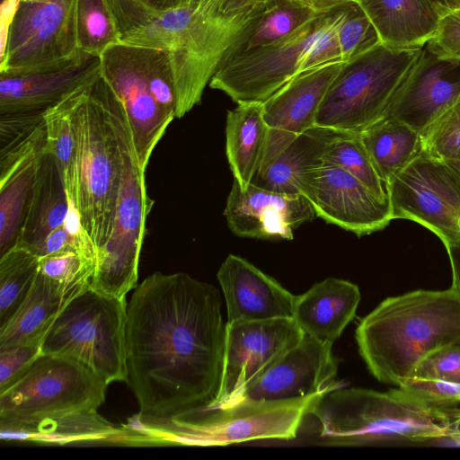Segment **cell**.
<instances>
[{
	"label": "cell",
	"instance_id": "11a10c76",
	"mask_svg": "<svg viewBox=\"0 0 460 460\" xmlns=\"http://www.w3.org/2000/svg\"><path fill=\"white\" fill-rule=\"evenodd\" d=\"M205 0H190L189 4H199Z\"/></svg>",
	"mask_w": 460,
	"mask_h": 460
},
{
	"label": "cell",
	"instance_id": "8fae6325",
	"mask_svg": "<svg viewBox=\"0 0 460 460\" xmlns=\"http://www.w3.org/2000/svg\"><path fill=\"white\" fill-rule=\"evenodd\" d=\"M79 52L75 0H21L0 54V73L56 69Z\"/></svg>",
	"mask_w": 460,
	"mask_h": 460
},
{
	"label": "cell",
	"instance_id": "6da1fadb",
	"mask_svg": "<svg viewBox=\"0 0 460 460\" xmlns=\"http://www.w3.org/2000/svg\"><path fill=\"white\" fill-rule=\"evenodd\" d=\"M225 332L213 285L155 271L135 287L127 307L126 382L160 441L215 397Z\"/></svg>",
	"mask_w": 460,
	"mask_h": 460
},
{
	"label": "cell",
	"instance_id": "60d3db41",
	"mask_svg": "<svg viewBox=\"0 0 460 460\" xmlns=\"http://www.w3.org/2000/svg\"><path fill=\"white\" fill-rule=\"evenodd\" d=\"M190 0H106L120 38L153 17L188 4Z\"/></svg>",
	"mask_w": 460,
	"mask_h": 460
},
{
	"label": "cell",
	"instance_id": "d590c367",
	"mask_svg": "<svg viewBox=\"0 0 460 460\" xmlns=\"http://www.w3.org/2000/svg\"><path fill=\"white\" fill-rule=\"evenodd\" d=\"M323 161L347 171L378 197L389 198L387 185L380 177L359 133L340 135L328 146Z\"/></svg>",
	"mask_w": 460,
	"mask_h": 460
},
{
	"label": "cell",
	"instance_id": "52a82bcc",
	"mask_svg": "<svg viewBox=\"0 0 460 460\" xmlns=\"http://www.w3.org/2000/svg\"><path fill=\"white\" fill-rule=\"evenodd\" d=\"M126 297L91 286L62 308L43 340V354L75 360L107 384L127 380Z\"/></svg>",
	"mask_w": 460,
	"mask_h": 460
},
{
	"label": "cell",
	"instance_id": "f1b7e54d",
	"mask_svg": "<svg viewBox=\"0 0 460 460\" xmlns=\"http://www.w3.org/2000/svg\"><path fill=\"white\" fill-rule=\"evenodd\" d=\"M359 134L386 185L420 153V133L394 119L382 118Z\"/></svg>",
	"mask_w": 460,
	"mask_h": 460
},
{
	"label": "cell",
	"instance_id": "ab89813d",
	"mask_svg": "<svg viewBox=\"0 0 460 460\" xmlns=\"http://www.w3.org/2000/svg\"><path fill=\"white\" fill-rule=\"evenodd\" d=\"M142 48L145 72L151 93L169 116L176 118V94L168 52Z\"/></svg>",
	"mask_w": 460,
	"mask_h": 460
},
{
	"label": "cell",
	"instance_id": "f907efd6",
	"mask_svg": "<svg viewBox=\"0 0 460 460\" xmlns=\"http://www.w3.org/2000/svg\"><path fill=\"white\" fill-rule=\"evenodd\" d=\"M445 247L451 265L452 285L460 291V246L447 245Z\"/></svg>",
	"mask_w": 460,
	"mask_h": 460
},
{
	"label": "cell",
	"instance_id": "4316f807",
	"mask_svg": "<svg viewBox=\"0 0 460 460\" xmlns=\"http://www.w3.org/2000/svg\"><path fill=\"white\" fill-rule=\"evenodd\" d=\"M343 132L314 126L297 136L252 183L276 192L298 193L301 176L323 162L328 146Z\"/></svg>",
	"mask_w": 460,
	"mask_h": 460
},
{
	"label": "cell",
	"instance_id": "7402d4cb",
	"mask_svg": "<svg viewBox=\"0 0 460 460\" xmlns=\"http://www.w3.org/2000/svg\"><path fill=\"white\" fill-rule=\"evenodd\" d=\"M217 278L226 305V322L292 318L296 296L243 258L228 255Z\"/></svg>",
	"mask_w": 460,
	"mask_h": 460
},
{
	"label": "cell",
	"instance_id": "83f0119b",
	"mask_svg": "<svg viewBox=\"0 0 460 460\" xmlns=\"http://www.w3.org/2000/svg\"><path fill=\"white\" fill-rule=\"evenodd\" d=\"M67 207V196L57 164L50 155L43 152L17 244L37 255L47 235L63 226Z\"/></svg>",
	"mask_w": 460,
	"mask_h": 460
},
{
	"label": "cell",
	"instance_id": "e575fe53",
	"mask_svg": "<svg viewBox=\"0 0 460 460\" xmlns=\"http://www.w3.org/2000/svg\"><path fill=\"white\" fill-rule=\"evenodd\" d=\"M75 30L79 51L100 57L109 47L120 42L106 0H75Z\"/></svg>",
	"mask_w": 460,
	"mask_h": 460
},
{
	"label": "cell",
	"instance_id": "f6af8a7d",
	"mask_svg": "<svg viewBox=\"0 0 460 460\" xmlns=\"http://www.w3.org/2000/svg\"><path fill=\"white\" fill-rule=\"evenodd\" d=\"M426 48L441 58L460 59V9H455L439 21Z\"/></svg>",
	"mask_w": 460,
	"mask_h": 460
},
{
	"label": "cell",
	"instance_id": "5bb4252c",
	"mask_svg": "<svg viewBox=\"0 0 460 460\" xmlns=\"http://www.w3.org/2000/svg\"><path fill=\"white\" fill-rule=\"evenodd\" d=\"M303 336L304 332L292 318L226 322L219 386L204 409L223 406L235 400Z\"/></svg>",
	"mask_w": 460,
	"mask_h": 460
},
{
	"label": "cell",
	"instance_id": "ee69618b",
	"mask_svg": "<svg viewBox=\"0 0 460 460\" xmlns=\"http://www.w3.org/2000/svg\"><path fill=\"white\" fill-rule=\"evenodd\" d=\"M411 376L460 384V341L427 356L417 366Z\"/></svg>",
	"mask_w": 460,
	"mask_h": 460
},
{
	"label": "cell",
	"instance_id": "74e56055",
	"mask_svg": "<svg viewBox=\"0 0 460 460\" xmlns=\"http://www.w3.org/2000/svg\"><path fill=\"white\" fill-rule=\"evenodd\" d=\"M420 153L436 160L460 159V101L420 133Z\"/></svg>",
	"mask_w": 460,
	"mask_h": 460
},
{
	"label": "cell",
	"instance_id": "7dc6e473",
	"mask_svg": "<svg viewBox=\"0 0 460 460\" xmlns=\"http://www.w3.org/2000/svg\"><path fill=\"white\" fill-rule=\"evenodd\" d=\"M66 251H75V244L64 226L58 227L50 232L44 239L37 255L42 257Z\"/></svg>",
	"mask_w": 460,
	"mask_h": 460
},
{
	"label": "cell",
	"instance_id": "7bdbcfd3",
	"mask_svg": "<svg viewBox=\"0 0 460 460\" xmlns=\"http://www.w3.org/2000/svg\"><path fill=\"white\" fill-rule=\"evenodd\" d=\"M398 388L435 406L452 407L460 402V384L457 383L411 376Z\"/></svg>",
	"mask_w": 460,
	"mask_h": 460
},
{
	"label": "cell",
	"instance_id": "c3c4849f",
	"mask_svg": "<svg viewBox=\"0 0 460 460\" xmlns=\"http://www.w3.org/2000/svg\"><path fill=\"white\" fill-rule=\"evenodd\" d=\"M270 0H220L219 13L233 17L267 4Z\"/></svg>",
	"mask_w": 460,
	"mask_h": 460
},
{
	"label": "cell",
	"instance_id": "836d02e7",
	"mask_svg": "<svg viewBox=\"0 0 460 460\" xmlns=\"http://www.w3.org/2000/svg\"><path fill=\"white\" fill-rule=\"evenodd\" d=\"M39 270V257L21 244L0 256V326L27 296Z\"/></svg>",
	"mask_w": 460,
	"mask_h": 460
},
{
	"label": "cell",
	"instance_id": "681fc988",
	"mask_svg": "<svg viewBox=\"0 0 460 460\" xmlns=\"http://www.w3.org/2000/svg\"><path fill=\"white\" fill-rule=\"evenodd\" d=\"M317 13H328L340 5L356 0H297Z\"/></svg>",
	"mask_w": 460,
	"mask_h": 460
},
{
	"label": "cell",
	"instance_id": "2e32d148",
	"mask_svg": "<svg viewBox=\"0 0 460 460\" xmlns=\"http://www.w3.org/2000/svg\"><path fill=\"white\" fill-rule=\"evenodd\" d=\"M100 61L101 75L124 106L138 165L146 172L154 149L174 118L151 93L141 46L118 42L100 56Z\"/></svg>",
	"mask_w": 460,
	"mask_h": 460
},
{
	"label": "cell",
	"instance_id": "d6986e66",
	"mask_svg": "<svg viewBox=\"0 0 460 460\" xmlns=\"http://www.w3.org/2000/svg\"><path fill=\"white\" fill-rule=\"evenodd\" d=\"M224 215L235 235L267 240H292L297 227L316 217L300 193L276 192L253 183L242 189L234 180Z\"/></svg>",
	"mask_w": 460,
	"mask_h": 460
},
{
	"label": "cell",
	"instance_id": "4fadbf2b",
	"mask_svg": "<svg viewBox=\"0 0 460 460\" xmlns=\"http://www.w3.org/2000/svg\"><path fill=\"white\" fill-rule=\"evenodd\" d=\"M330 13H320L283 40L232 55L208 85L224 92L237 104L263 102L299 74L305 51Z\"/></svg>",
	"mask_w": 460,
	"mask_h": 460
},
{
	"label": "cell",
	"instance_id": "1f68e13d",
	"mask_svg": "<svg viewBox=\"0 0 460 460\" xmlns=\"http://www.w3.org/2000/svg\"><path fill=\"white\" fill-rule=\"evenodd\" d=\"M26 433L27 441L60 445L93 440L119 442L122 436L121 429L113 427L97 410L78 411L45 420Z\"/></svg>",
	"mask_w": 460,
	"mask_h": 460
},
{
	"label": "cell",
	"instance_id": "8992f818",
	"mask_svg": "<svg viewBox=\"0 0 460 460\" xmlns=\"http://www.w3.org/2000/svg\"><path fill=\"white\" fill-rule=\"evenodd\" d=\"M423 48L398 49L381 43L344 62L324 95L315 124L360 133L381 119L409 78Z\"/></svg>",
	"mask_w": 460,
	"mask_h": 460
},
{
	"label": "cell",
	"instance_id": "9a60e30c",
	"mask_svg": "<svg viewBox=\"0 0 460 460\" xmlns=\"http://www.w3.org/2000/svg\"><path fill=\"white\" fill-rule=\"evenodd\" d=\"M298 193L309 201L316 217L358 236L380 231L393 220L389 198L378 197L349 172L328 162L301 176Z\"/></svg>",
	"mask_w": 460,
	"mask_h": 460
},
{
	"label": "cell",
	"instance_id": "f35d334b",
	"mask_svg": "<svg viewBox=\"0 0 460 460\" xmlns=\"http://www.w3.org/2000/svg\"><path fill=\"white\" fill-rule=\"evenodd\" d=\"M343 62L349 61L381 44L378 33L356 1L345 4L338 28Z\"/></svg>",
	"mask_w": 460,
	"mask_h": 460
},
{
	"label": "cell",
	"instance_id": "9f6ffc18",
	"mask_svg": "<svg viewBox=\"0 0 460 460\" xmlns=\"http://www.w3.org/2000/svg\"><path fill=\"white\" fill-rule=\"evenodd\" d=\"M456 9H460V0H458V4ZM455 10V9H454Z\"/></svg>",
	"mask_w": 460,
	"mask_h": 460
},
{
	"label": "cell",
	"instance_id": "f5cc1de1",
	"mask_svg": "<svg viewBox=\"0 0 460 460\" xmlns=\"http://www.w3.org/2000/svg\"><path fill=\"white\" fill-rule=\"evenodd\" d=\"M460 441V410L456 411L451 426L450 437Z\"/></svg>",
	"mask_w": 460,
	"mask_h": 460
},
{
	"label": "cell",
	"instance_id": "44dd1931",
	"mask_svg": "<svg viewBox=\"0 0 460 460\" xmlns=\"http://www.w3.org/2000/svg\"><path fill=\"white\" fill-rule=\"evenodd\" d=\"M100 57L80 51L65 66L46 71L0 73V115L43 113L100 75Z\"/></svg>",
	"mask_w": 460,
	"mask_h": 460
},
{
	"label": "cell",
	"instance_id": "ba28073f",
	"mask_svg": "<svg viewBox=\"0 0 460 460\" xmlns=\"http://www.w3.org/2000/svg\"><path fill=\"white\" fill-rule=\"evenodd\" d=\"M109 384L83 364L41 353L0 391V429L30 431L42 420L97 410Z\"/></svg>",
	"mask_w": 460,
	"mask_h": 460
},
{
	"label": "cell",
	"instance_id": "30bf717a",
	"mask_svg": "<svg viewBox=\"0 0 460 460\" xmlns=\"http://www.w3.org/2000/svg\"><path fill=\"white\" fill-rule=\"evenodd\" d=\"M318 396L281 402L237 401L202 409L169 431L164 442L224 447L254 440L294 439Z\"/></svg>",
	"mask_w": 460,
	"mask_h": 460
},
{
	"label": "cell",
	"instance_id": "603a6c76",
	"mask_svg": "<svg viewBox=\"0 0 460 460\" xmlns=\"http://www.w3.org/2000/svg\"><path fill=\"white\" fill-rule=\"evenodd\" d=\"M360 298L354 283L327 278L296 296L292 319L304 334L333 345L354 318Z\"/></svg>",
	"mask_w": 460,
	"mask_h": 460
},
{
	"label": "cell",
	"instance_id": "4dcf8cb0",
	"mask_svg": "<svg viewBox=\"0 0 460 460\" xmlns=\"http://www.w3.org/2000/svg\"><path fill=\"white\" fill-rule=\"evenodd\" d=\"M319 14L297 0H270L230 57L283 40Z\"/></svg>",
	"mask_w": 460,
	"mask_h": 460
},
{
	"label": "cell",
	"instance_id": "db71d44e",
	"mask_svg": "<svg viewBox=\"0 0 460 460\" xmlns=\"http://www.w3.org/2000/svg\"><path fill=\"white\" fill-rule=\"evenodd\" d=\"M447 164V165L458 175L460 178V159L450 161V162H445Z\"/></svg>",
	"mask_w": 460,
	"mask_h": 460
},
{
	"label": "cell",
	"instance_id": "277c9868",
	"mask_svg": "<svg viewBox=\"0 0 460 460\" xmlns=\"http://www.w3.org/2000/svg\"><path fill=\"white\" fill-rule=\"evenodd\" d=\"M456 409L429 404L400 388L336 387L319 395L308 415L329 446L418 444L449 438Z\"/></svg>",
	"mask_w": 460,
	"mask_h": 460
},
{
	"label": "cell",
	"instance_id": "6f0895ef",
	"mask_svg": "<svg viewBox=\"0 0 460 460\" xmlns=\"http://www.w3.org/2000/svg\"><path fill=\"white\" fill-rule=\"evenodd\" d=\"M22 1H31V0H22Z\"/></svg>",
	"mask_w": 460,
	"mask_h": 460
},
{
	"label": "cell",
	"instance_id": "9c48e42d",
	"mask_svg": "<svg viewBox=\"0 0 460 460\" xmlns=\"http://www.w3.org/2000/svg\"><path fill=\"white\" fill-rule=\"evenodd\" d=\"M113 117L121 155L120 185L113 227L97 251L90 286L105 295L124 298L137 281L146 219L154 200L147 196L145 172L138 165L127 114L117 94Z\"/></svg>",
	"mask_w": 460,
	"mask_h": 460
},
{
	"label": "cell",
	"instance_id": "484cf974",
	"mask_svg": "<svg viewBox=\"0 0 460 460\" xmlns=\"http://www.w3.org/2000/svg\"><path fill=\"white\" fill-rule=\"evenodd\" d=\"M268 128L262 102H243L228 111L226 122V154L242 189L251 184L261 168Z\"/></svg>",
	"mask_w": 460,
	"mask_h": 460
},
{
	"label": "cell",
	"instance_id": "ffe728a7",
	"mask_svg": "<svg viewBox=\"0 0 460 460\" xmlns=\"http://www.w3.org/2000/svg\"><path fill=\"white\" fill-rule=\"evenodd\" d=\"M460 101V59L441 58L424 46L409 78L383 118L420 133Z\"/></svg>",
	"mask_w": 460,
	"mask_h": 460
},
{
	"label": "cell",
	"instance_id": "7a4b0ae2",
	"mask_svg": "<svg viewBox=\"0 0 460 460\" xmlns=\"http://www.w3.org/2000/svg\"><path fill=\"white\" fill-rule=\"evenodd\" d=\"M355 338L372 376L398 387L427 356L460 341V291L451 285L387 297L360 321Z\"/></svg>",
	"mask_w": 460,
	"mask_h": 460
},
{
	"label": "cell",
	"instance_id": "680465c9",
	"mask_svg": "<svg viewBox=\"0 0 460 460\" xmlns=\"http://www.w3.org/2000/svg\"><path fill=\"white\" fill-rule=\"evenodd\" d=\"M3 1H4V0H1V2H3Z\"/></svg>",
	"mask_w": 460,
	"mask_h": 460
},
{
	"label": "cell",
	"instance_id": "bcb514c9",
	"mask_svg": "<svg viewBox=\"0 0 460 460\" xmlns=\"http://www.w3.org/2000/svg\"><path fill=\"white\" fill-rule=\"evenodd\" d=\"M40 354V345L0 349V391L16 380Z\"/></svg>",
	"mask_w": 460,
	"mask_h": 460
},
{
	"label": "cell",
	"instance_id": "cb8c5ba5",
	"mask_svg": "<svg viewBox=\"0 0 460 460\" xmlns=\"http://www.w3.org/2000/svg\"><path fill=\"white\" fill-rule=\"evenodd\" d=\"M375 26L383 45L398 49L422 48L442 17L429 0H356Z\"/></svg>",
	"mask_w": 460,
	"mask_h": 460
},
{
	"label": "cell",
	"instance_id": "f546056e",
	"mask_svg": "<svg viewBox=\"0 0 460 460\" xmlns=\"http://www.w3.org/2000/svg\"><path fill=\"white\" fill-rule=\"evenodd\" d=\"M43 149L0 179V256L15 246L32 196Z\"/></svg>",
	"mask_w": 460,
	"mask_h": 460
},
{
	"label": "cell",
	"instance_id": "5b68a950",
	"mask_svg": "<svg viewBox=\"0 0 460 460\" xmlns=\"http://www.w3.org/2000/svg\"><path fill=\"white\" fill-rule=\"evenodd\" d=\"M114 97L100 74L75 91L71 113L76 144L74 196L96 253L111 235L121 178Z\"/></svg>",
	"mask_w": 460,
	"mask_h": 460
},
{
	"label": "cell",
	"instance_id": "e0dca14e",
	"mask_svg": "<svg viewBox=\"0 0 460 460\" xmlns=\"http://www.w3.org/2000/svg\"><path fill=\"white\" fill-rule=\"evenodd\" d=\"M337 372L332 345L304 334L233 402H281L320 395L339 386Z\"/></svg>",
	"mask_w": 460,
	"mask_h": 460
},
{
	"label": "cell",
	"instance_id": "7c38bea8",
	"mask_svg": "<svg viewBox=\"0 0 460 460\" xmlns=\"http://www.w3.org/2000/svg\"><path fill=\"white\" fill-rule=\"evenodd\" d=\"M393 220L428 228L445 246H460V178L447 163L420 153L387 183Z\"/></svg>",
	"mask_w": 460,
	"mask_h": 460
},
{
	"label": "cell",
	"instance_id": "b9f144b4",
	"mask_svg": "<svg viewBox=\"0 0 460 460\" xmlns=\"http://www.w3.org/2000/svg\"><path fill=\"white\" fill-rule=\"evenodd\" d=\"M344 12L345 4L331 11L328 22L305 53L299 74L331 63L343 62L338 28Z\"/></svg>",
	"mask_w": 460,
	"mask_h": 460
},
{
	"label": "cell",
	"instance_id": "816d5d0a",
	"mask_svg": "<svg viewBox=\"0 0 460 460\" xmlns=\"http://www.w3.org/2000/svg\"><path fill=\"white\" fill-rule=\"evenodd\" d=\"M432 4H434L441 15H445L446 13L453 11L456 8L458 0H429Z\"/></svg>",
	"mask_w": 460,
	"mask_h": 460
},
{
	"label": "cell",
	"instance_id": "d6a6232c",
	"mask_svg": "<svg viewBox=\"0 0 460 460\" xmlns=\"http://www.w3.org/2000/svg\"><path fill=\"white\" fill-rule=\"evenodd\" d=\"M75 91L43 113L45 123L43 152L54 158L65 189L72 190L73 192L75 183L76 144L71 113Z\"/></svg>",
	"mask_w": 460,
	"mask_h": 460
},
{
	"label": "cell",
	"instance_id": "ac0fdd59",
	"mask_svg": "<svg viewBox=\"0 0 460 460\" xmlns=\"http://www.w3.org/2000/svg\"><path fill=\"white\" fill-rule=\"evenodd\" d=\"M343 63L302 72L262 102L268 135L259 172L297 136L316 125L320 105Z\"/></svg>",
	"mask_w": 460,
	"mask_h": 460
},
{
	"label": "cell",
	"instance_id": "8d00e7d4",
	"mask_svg": "<svg viewBox=\"0 0 460 460\" xmlns=\"http://www.w3.org/2000/svg\"><path fill=\"white\" fill-rule=\"evenodd\" d=\"M39 261L40 271L70 295L76 296L90 286L95 263L75 251L42 256Z\"/></svg>",
	"mask_w": 460,
	"mask_h": 460
},
{
	"label": "cell",
	"instance_id": "d4e9b609",
	"mask_svg": "<svg viewBox=\"0 0 460 460\" xmlns=\"http://www.w3.org/2000/svg\"><path fill=\"white\" fill-rule=\"evenodd\" d=\"M74 296L39 270L27 296L0 326V349L18 345L41 346L59 312Z\"/></svg>",
	"mask_w": 460,
	"mask_h": 460
},
{
	"label": "cell",
	"instance_id": "3957f363",
	"mask_svg": "<svg viewBox=\"0 0 460 460\" xmlns=\"http://www.w3.org/2000/svg\"><path fill=\"white\" fill-rule=\"evenodd\" d=\"M219 3L205 0L170 10L120 38L168 52L178 119L200 102L206 86L267 4L229 17L219 13Z\"/></svg>",
	"mask_w": 460,
	"mask_h": 460
}]
</instances>
